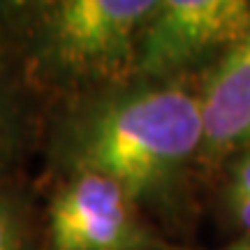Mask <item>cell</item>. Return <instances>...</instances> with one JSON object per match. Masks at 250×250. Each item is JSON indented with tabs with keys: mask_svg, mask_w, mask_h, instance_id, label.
Here are the masks:
<instances>
[{
	"mask_svg": "<svg viewBox=\"0 0 250 250\" xmlns=\"http://www.w3.org/2000/svg\"><path fill=\"white\" fill-rule=\"evenodd\" d=\"M0 250H46L44 218L19 174L0 179Z\"/></svg>",
	"mask_w": 250,
	"mask_h": 250,
	"instance_id": "obj_7",
	"label": "cell"
},
{
	"mask_svg": "<svg viewBox=\"0 0 250 250\" xmlns=\"http://www.w3.org/2000/svg\"><path fill=\"white\" fill-rule=\"evenodd\" d=\"M229 195H232V204L250 199V153H246L241 160L234 165Z\"/></svg>",
	"mask_w": 250,
	"mask_h": 250,
	"instance_id": "obj_8",
	"label": "cell"
},
{
	"mask_svg": "<svg viewBox=\"0 0 250 250\" xmlns=\"http://www.w3.org/2000/svg\"><path fill=\"white\" fill-rule=\"evenodd\" d=\"M234 213H236V218H239V223H241L246 229H250V199L234 204Z\"/></svg>",
	"mask_w": 250,
	"mask_h": 250,
	"instance_id": "obj_9",
	"label": "cell"
},
{
	"mask_svg": "<svg viewBox=\"0 0 250 250\" xmlns=\"http://www.w3.org/2000/svg\"><path fill=\"white\" fill-rule=\"evenodd\" d=\"M176 250V248H171ZM227 250H250V243H239V246H234V248H227Z\"/></svg>",
	"mask_w": 250,
	"mask_h": 250,
	"instance_id": "obj_10",
	"label": "cell"
},
{
	"mask_svg": "<svg viewBox=\"0 0 250 250\" xmlns=\"http://www.w3.org/2000/svg\"><path fill=\"white\" fill-rule=\"evenodd\" d=\"M46 250H169L142 206L109 176L62 174L44 211Z\"/></svg>",
	"mask_w": 250,
	"mask_h": 250,
	"instance_id": "obj_3",
	"label": "cell"
},
{
	"mask_svg": "<svg viewBox=\"0 0 250 250\" xmlns=\"http://www.w3.org/2000/svg\"><path fill=\"white\" fill-rule=\"evenodd\" d=\"M250 33L246 0H165L146 21L134 79L169 81L211 51L232 49Z\"/></svg>",
	"mask_w": 250,
	"mask_h": 250,
	"instance_id": "obj_4",
	"label": "cell"
},
{
	"mask_svg": "<svg viewBox=\"0 0 250 250\" xmlns=\"http://www.w3.org/2000/svg\"><path fill=\"white\" fill-rule=\"evenodd\" d=\"M202 155L250 153V33L227 49L199 90Z\"/></svg>",
	"mask_w": 250,
	"mask_h": 250,
	"instance_id": "obj_5",
	"label": "cell"
},
{
	"mask_svg": "<svg viewBox=\"0 0 250 250\" xmlns=\"http://www.w3.org/2000/svg\"><path fill=\"white\" fill-rule=\"evenodd\" d=\"M199 151V93L171 81L130 79L86 93L61 114L51 134V165L61 176H109L142 208L155 211L176 204Z\"/></svg>",
	"mask_w": 250,
	"mask_h": 250,
	"instance_id": "obj_1",
	"label": "cell"
},
{
	"mask_svg": "<svg viewBox=\"0 0 250 250\" xmlns=\"http://www.w3.org/2000/svg\"><path fill=\"white\" fill-rule=\"evenodd\" d=\"M37 93L0 65V179L19 174V165L37 134Z\"/></svg>",
	"mask_w": 250,
	"mask_h": 250,
	"instance_id": "obj_6",
	"label": "cell"
},
{
	"mask_svg": "<svg viewBox=\"0 0 250 250\" xmlns=\"http://www.w3.org/2000/svg\"><path fill=\"white\" fill-rule=\"evenodd\" d=\"M153 0L0 2V65L37 95L109 88L134 79Z\"/></svg>",
	"mask_w": 250,
	"mask_h": 250,
	"instance_id": "obj_2",
	"label": "cell"
}]
</instances>
